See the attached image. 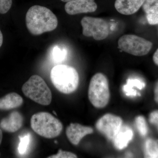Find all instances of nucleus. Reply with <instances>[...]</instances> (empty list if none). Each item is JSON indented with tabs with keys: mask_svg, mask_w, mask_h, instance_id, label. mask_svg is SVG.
Listing matches in <instances>:
<instances>
[{
	"mask_svg": "<svg viewBox=\"0 0 158 158\" xmlns=\"http://www.w3.org/2000/svg\"><path fill=\"white\" fill-rule=\"evenodd\" d=\"M26 23L27 28L31 34L39 35L56 29L58 21L50 9L36 5L32 6L27 11Z\"/></svg>",
	"mask_w": 158,
	"mask_h": 158,
	"instance_id": "f257e3e1",
	"label": "nucleus"
},
{
	"mask_svg": "<svg viewBox=\"0 0 158 158\" xmlns=\"http://www.w3.org/2000/svg\"><path fill=\"white\" fill-rule=\"evenodd\" d=\"M51 80L55 88L61 93L69 94L78 86L79 77L75 69L65 65L54 66L51 72Z\"/></svg>",
	"mask_w": 158,
	"mask_h": 158,
	"instance_id": "f03ea898",
	"label": "nucleus"
},
{
	"mask_svg": "<svg viewBox=\"0 0 158 158\" xmlns=\"http://www.w3.org/2000/svg\"><path fill=\"white\" fill-rule=\"evenodd\" d=\"M31 125L35 133L47 138L58 137L63 129L62 123L47 112H40L33 115L31 118Z\"/></svg>",
	"mask_w": 158,
	"mask_h": 158,
	"instance_id": "7ed1b4c3",
	"label": "nucleus"
},
{
	"mask_svg": "<svg viewBox=\"0 0 158 158\" xmlns=\"http://www.w3.org/2000/svg\"><path fill=\"white\" fill-rule=\"evenodd\" d=\"M88 98L94 107L102 109L108 105L110 92L107 78L100 73L95 74L90 80Z\"/></svg>",
	"mask_w": 158,
	"mask_h": 158,
	"instance_id": "20e7f679",
	"label": "nucleus"
},
{
	"mask_svg": "<svg viewBox=\"0 0 158 158\" xmlns=\"http://www.w3.org/2000/svg\"><path fill=\"white\" fill-rule=\"evenodd\" d=\"M22 90L26 96L39 104L48 106L52 102L50 89L39 76H32L23 85Z\"/></svg>",
	"mask_w": 158,
	"mask_h": 158,
	"instance_id": "39448f33",
	"label": "nucleus"
},
{
	"mask_svg": "<svg viewBox=\"0 0 158 158\" xmlns=\"http://www.w3.org/2000/svg\"><path fill=\"white\" fill-rule=\"evenodd\" d=\"M118 48L128 54L137 56L147 55L152 47V43L133 34H126L119 38Z\"/></svg>",
	"mask_w": 158,
	"mask_h": 158,
	"instance_id": "423d86ee",
	"label": "nucleus"
},
{
	"mask_svg": "<svg viewBox=\"0 0 158 158\" xmlns=\"http://www.w3.org/2000/svg\"><path fill=\"white\" fill-rule=\"evenodd\" d=\"M83 34L96 40H103L109 35V26L105 20L100 18L86 16L81 21Z\"/></svg>",
	"mask_w": 158,
	"mask_h": 158,
	"instance_id": "0eeeda50",
	"label": "nucleus"
},
{
	"mask_svg": "<svg viewBox=\"0 0 158 158\" xmlns=\"http://www.w3.org/2000/svg\"><path fill=\"white\" fill-rule=\"evenodd\" d=\"M123 120L119 116L106 114L97 121V129L108 139L113 140L122 127Z\"/></svg>",
	"mask_w": 158,
	"mask_h": 158,
	"instance_id": "6e6552de",
	"label": "nucleus"
},
{
	"mask_svg": "<svg viewBox=\"0 0 158 158\" xmlns=\"http://www.w3.org/2000/svg\"><path fill=\"white\" fill-rule=\"evenodd\" d=\"M98 6L94 0H72L66 2L65 11L70 15L94 12Z\"/></svg>",
	"mask_w": 158,
	"mask_h": 158,
	"instance_id": "1a4fd4ad",
	"label": "nucleus"
},
{
	"mask_svg": "<svg viewBox=\"0 0 158 158\" xmlns=\"http://www.w3.org/2000/svg\"><path fill=\"white\" fill-rule=\"evenodd\" d=\"M93 133L92 128L77 123H71L66 130L67 138L71 143L75 145H78L85 136Z\"/></svg>",
	"mask_w": 158,
	"mask_h": 158,
	"instance_id": "9d476101",
	"label": "nucleus"
},
{
	"mask_svg": "<svg viewBox=\"0 0 158 158\" xmlns=\"http://www.w3.org/2000/svg\"><path fill=\"white\" fill-rule=\"evenodd\" d=\"M23 123L22 115L17 111H13L1 120L0 128L8 132H15L22 127Z\"/></svg>",
	"mask_w": 158,
	"mask_h": 158,
	"instance_id": "9b49d317",
	"label": "nucleus"
},
{
	"mask_svg": "<svg viewBox=\"0 0 158 158\" xmlns=\"http://www.w3.org/2000/svg\"><path fill=\"white\" fill-rule=\"evenodd\" d=\"M145 0H116L115 8L119 13L131 15L138 11Z\"/></svg>",
	"mask_w": 158,
	"mask_h": 158,
	"instance_id": "f8f14e48",
	"label": "nucleus"
},
{
	"mask_svg": "<svg viewBox=\"0 0 158 158\" xmlns=\"http://www.w3.org/2000/svg\"><path fill=\"white\" fill-rule=\"evenodd\" d=\"M134 137L133 130L127 126L122 127L120 131L113 139L114 146L118 150H122L127 147Z\"/></svg>",
	"mask_w": 158,
	"mask_h": 158,
	"instance_id": "ddd939ff",
	"label": "nucleus"
},
{
	"mask_svg": "<svg viewBox=\"0 0 158 158\" xmlns=\"http://www.w3.org/2000/svg\"><path fill=\"white\" fill-rule=\"evenodd\" d=\"M23 102L21 96L16 93L8 94L0 98V110H8L20 106Z\"/></svg>",
	"mask_w": 158,
	"mask_h": 158,
	"instance_id": "4468645a",
	"label": "nucleus"
},
{
	"mask_svg": "<svg viewBox=\"0 0 158 158\" xmlns=\"http://www.w3.org/2000/svg\"><path fill=\"white\" fill-rule=\"evenodd\" d=\"M145 87V83L141 79L129 78L127 81L126 85L123 87V90L126 96L135 97L141 95L135 88L142 90Z\"/></svg>",
	"mask_w": 158,
	"mask_h": 158,
	"instance_id": "2eb2a0df",
	"label": "nucleus"
},
{
	"mask_svg": "<svg viewBox=\"0 0 158 158\" xmlns=\"http://www.w3.org/2000/svg\"><path fill=\"white\" fill-rule=\"evenodd\" d=\"M145 156L148 158H158V141L149 138L144 144Z\"/></svg>",
	"mask_w": 158,
	"mask_h": 158,
	"instance_id": "dca6fc26",
	"label": "nucleus"
},
{
	"mask_svg": "<svg viewBox=\"0 0 158 158\" xmlns=\"http://www.w3.org/2000/svg\"><path fill=\"white\" fill-rule=\"evenodd\" d=\"M67 56V51L58 46L54 47L52 51L53 61L56 63H61L65 60Z\"/></svg>",
	"mask_w": 158,
	"mask_h": 158,
	"instance_id": "f3484780",
	"label": "nucleus"
},
{
	"mask_svg": "<svg viewBox=\"0 0 158 158\" xmlns=\"http://www.w3.org/2000/svg\"><path fill=\"white\" fill-rule=\"evenodd\" d=\"M31 135L29 134L23 137L19 136L20 141L18 150L20 154L23 155L27 152L31 141Z\"/></svg>",
	"mask_w": 158,
	"mask_h": 158,
	"instance_id": "a211bd4d",
	"label": "nucleus"
},
{
	"mask_svg": "<svg viewBox=\"0 0 158 158\" xmlns=\"http://www.w3.org/2000/svg\"><path fill=\"white\" fill-rule=\"evenodd\" d=\"M135 123L140 135L143 137L146 136L148 133V127L145 118L141 116H137L135 118Z\"/></svg>",
	"mask_w": 158,
	"mask_h": 158,
	"instance_id": "6ab92c4d",
	"label": "nucleus"
},
{
	"mask_svg": "<svg viewBox=\"0 0 158 158\" xmlns=\"http://www.w3.org/2000/svg\"><path fill=\"white\" fill-rule=\"evenodd\" d=\"M146 14L148 23L151 25L158 24V5L150 9Z\"/></svg>",
	"mask_w": 158,
	"mask_h": 158,
	"instance_id": "aec40b11",
	"label": "nucleus"
},
{
	"mask_svg": "<svg viewBox=\"0 0 158 158\" xmlns=\"http://www.w3.org/2000/svg\"><path fill=\"white\" fill-rule=\"evenodd\" d=\"M77 157L76 155L69 152L65 151L59 149L58 153L56 155H53L48 156V158H75Z\"/></svg>",
	"mask_w": 158,
	"mask_h": 158,
	"instance_id": "412c9836",
	"label": "nucleus"
},
{
	"mask_svg": "<svg viewBox=\"0 0 158 158\" xmlns=\"http://www.w3.org/2000/svg\"><path fill=\"white\" fill-rule=\"evenodd\" d=\"M12 0H0V14L8 12L12 6Z\"/></svg>",
	"mask_w": 158,
	"mask_h": 158,
	"instance_id": "4be33fe9",
	"label": "nucleus"
},
{
	"mask_svg": "<svg viewBox=\"0 0 158 158\" xmlns=\"http://www.w3.org/2000/svg\"><path fill=\"white\" fill-rule=\"evenodd\" d=\"M158 5V0H145L143 5V10L146 13L153 7Z\"/></svg>",
	"mask_w": 158,
	"mask_h": 158,
	"instance_id": "5701e85b",
	"label": "nucleus"
},
{
	"mask_svg": "<svg viewBox=\"0 0 158 158\" xmlns=\"http://www.w3.org/2000/svg\"><path fill=\"white\" fill-rule=\"evenodd\" d=\"M149 121L152 124L155 125L158 129V110L153 111L150 113Z\"/></svg>",
	"mask_w": 158,
	"mask_h": 158,
	"instance_id": "b1692460",
	"label": "nucleus"
},
{
	"mask_svg": "<svg viewBox=\"0 0 158 158\" xmlns=\"http://www.w3.org/2000/svg\"><path fill=\"white\" fill-rule=\"evenodd\" d=\"M153 60L156 65H158V49L154 54Z\"/></svg>",
	"mask_w": 158,
	"mask_h": 158,
	"instance_id": "393cba45",
	"label": "nucleus"
},
{
	"mask_svg": "<svg viewBox=\"0 0 158 158\" xmlns=\"http://www.w3.org/2000/svg\"><path fill=\"white\" fill-rule=\"evenodd\" d=\"M155 99L157 102H158V83L155 88Z\"/></svg>",
	"mask_w": 158,
	"mask_h": 158,
	"instance_id": "a878e982",
	"label": "nucleus"
},
{
	"mask_svg": "<svg viewBox=\"0 0 158 158\" xmlns=\"http://www.w3.org/2000/svg\"><path fill=\"white\" fill-rule=\"evenodd\" d=\"M3 42V37L2 33L0 30V48L2 47V45Z\"/></svg>",
	"mask_w": 158,
	"mask_h": 158,
	"instance_id": "bb28decb",
	"label": "nucleus"
},
{
	"mask_svg": "<svg viewBox=\"0 0 158 158\" xmlns=\"http://www.w3.org/2000/svg\"><path fill=\"white\" fill-rule=\"evenodd\" d=\"M2 130L0 129V145H1V143H2Z\"/></svg>",
	"mask_w": 158,
	"mask_h": 158,
	"instance_id": "cd10ccee",
	"label": "nucleus"
},
{
	"mask_svg": "<svg viewBox=\"0 0 158 158\" xmlns=\"http://www.w3.org/2000/svg\"><path fill=\"white\" fill-rule=\"evenodd\" d=\"M62 2H69V1H72V0H61Z\"/></svg>",
	"mask_w": 158,
	"mask_h": 158,
	"instance_id": "c85d7f7f",
	"label": "nucleus"
}]
</instances>
